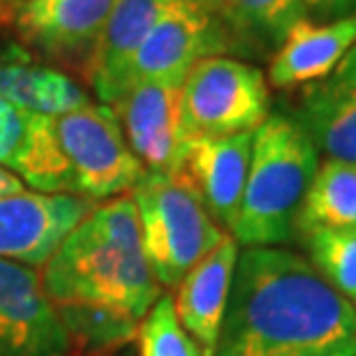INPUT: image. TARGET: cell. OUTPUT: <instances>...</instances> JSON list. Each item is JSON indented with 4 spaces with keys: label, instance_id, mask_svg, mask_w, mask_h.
I'll return each instance as SVG.
<instances>
[{
    "label": "cell",
    "instance_id": "6da1fadb",
    "mask_svg": "<svg viewBox=\"0 0 356 356\" xmlns=\"http://www.w3.org/2000/svg\"><path fill=\"white\" fill-rule=\"evenodd\" d=\"M213 356H356V310L280 245L243 248Z\"/></svg>",
    "mask_w": 356,
    "mask_h": 356
},
{
    "label": "cell",
    "instance_id": "7a4b0ae2",
    "mask_svg": "<svg viewBox=\"0 0 356 356\" xmlns=\"http://www.w3.org/2000/svg\"><path fill=\"white\" fill-rule=\"evenodd\" d=\"M42 270L54 303H102L141 322L162 296L141 248L132 195L97 202Z\"/></svg>",
    "mask_w": 356,
    "mask_h": 356
},
{
    "label": "cell",
    "instance_id": "3957f363",
    "mask_svg": "<svg viewBox=\"0 0 356 356\" xmlns=\"http://www.w3.org/2000/svg\"><path fill=\"white\" fill-rule=\"evenodd\" d=\"M319 167V151L294 118L273 113L254 130L250 169L232 236L243 248L294 241L296 218Z\"/></svg>",
    "mask_w": 356,
    "mask_h": 356
},
{
    "label": "cell",
    "instance_id": "277c9868",
    "mask_svg": "<svg viewBox=\"0 0 356 356\" xmlns=\"http://www.w3.org/2000/svg\"><path fill=\"white\" fill-rule=\"evenodd\" d=\"M130 195L139 216L141 248L160 287L174 289L227 236L195 192L172 174L146 172Z\"/></svg>",
    "mask_w": 356,
    "mask_h": 356
},
{
    "label": "cell",
    "instance_id": "5b68a950",
    "mask_svg": "<svg viewBox=\"0 0 356 356\" xmlns=\"http://www.w3.org/2000/svg\"><path fill=\"white\" fill-rule=\"evenodd\" d=\"M266 74L229 56L195 63L181 86L183 137H232L254 132L270 116Z\"/></svg>",
    "mask_w": 356,
    "mask_h": 356
},
{
    "label": "cell",
    "instance_id": "8992f818",
    "mask_svg": "<svg viewBox=\"0 0 356 356\" xmlns=\"http://www.w3.org/2000/svg\"><path fill=\"white\" fill-rule=\"evenodd\" d=\"M54 130L74 181V195L90 202L127 195L146 169L127 146L116 113L106 104H86L54 118Z\"/></svg>",
    "mask_w": 356,
    "mask_h": 356
},
{
    "label": "cell",
    "instance_id": "52a82bcc",
    "mask_svg": "<svg viewBox=\"0 0 356 356\" xmlns=\"http://www.w3.org/2000/svg\"><path fill=\"white\" fill-rule=\"evenodd\" d=\"M209 56H229L222 31L199 0H174L132 58L125 90L144 81L183 86L195 63Z\"/></svg>",
    "mask_w": 356,
    "mask_h": 356
},
{
    "label": "cell",
    "instance_id": "ba28073f",
    "mask_svg": "<svg viewBox=\"0 0 356 356\" xmlns=\"http://www.w3.org/2000/svg\"><path fill=\"white\" fill-rule=\"evenodd\" d=\"M92 206L79 195L35 190L0 197V259L42 268Z\"/></svg>",
    "mask_w": 356,
    "mask_h": 356
},
{
    "label": "cell",
    "instance_id": "9c48e42d",
    "mask_svg": "<svg viewBox=\"0 0 356 356\" xmlns=\"http://www.w3.org/2000/svg\"><path fill=\"white\" fill-rule=\"evenodd\" d=\"M0 356H70L67 331L42 270L0 259Z\"/></svg>",
    "mask_w": 356,
    "mask_h": 356
},
{
    "label": "cell",
    "instance_id": "30bf717a",
    "mask_svg": "<svg viewBox=\"0 0 356 356\" xmlns=\"http://www.w3.org/2000/svg\"><path fill=\"white\" fill-rule=\"evenodd\" d=\"M254 132L232 137L185 139L172 176L199 197L209 216L227 234L236 225L248 169H250Z\"/></svg>",
    "mask_w": 356,
    "mask_h": 356
},
{
    "label": "cell",
    "instance_id": "8fae6325",
    "mask_svg": "<svg viewBox=\"0 0 356 356\" xmlns=\"http://www.w3.org/2000/svg\"><path fill=\"white\" fill-rule=\"evenodd\" d=\"M127 146L151 174H172L185 144L181 123V86L134 83L111 104Z\"/></svg>",
    "mask_w": 356,
    "mask_h": 356
},
{
    "label": "cell",
    "instance_id": "7c38bea8",
    "mask_svg": "<svg viewBox=\"0 0 356 356\" xmlns=\"http://www.w3.org/2000/svg\"><path fill=\"white\" fill-rule=\"evenodd\" d=\"M116 5L118 0H26L17 26L33 49L86 74L90 56Z\"/></svg>",
    "mask_w": 356,
    "mask_h": 356
},
{
    "label": "cell",
    "instance_id": "4fadbf2b",
    "mask_svg": "<svg viewBox=\"0 0 356 356\" xmlns=\"http://www.w3.org/2000/svg\"><path fill=\"white\" fill-rule=\"evenodd\" d=\"M0 167L47 195H74V181L60 151L51 116L24 111L0 97Z\"/></svg>",
    "mask_w": 356,
    "mask_h": 356
},
{
    "label": "cell",
    "instance_id": "5bb4252c",
    "mask_svg": "<svg viewBox=\"0 0 356 356\" xmlns=\"http://www.w3.org/2000/svg\"><path fill=\"white\" fill-rule=\"evenodd\" d=\"M294 120L319 153L356 165V44L336 70L303 86Z\"/></svg>",
    "mask_w": 356,
    "mask_h": 356
},
{
    "label": "cell",
    "instance_id": "9a60e30c",
    "mask_svg": "<svg viewBox=\"0 0 356 356\" xmlns=\"http://www.w3.org/2000/svg\"><path fill=\"white\" fill-rule=\"evenodd\" d=\"M238 243L232 234L220 241L202 261H197L174 287V310L178 322L195 340L204 356H213L222 326L234 270L238 259Z\"/></svg>",
    "mask_w": 356,
    "mask_h": 356
},
{
    "label": "cell",
    "instance_id": "2e32d148",
    "mask_svg": "<svg viewBox=\"0 0 356 356\" xmlns=\"http://www.w3.org/2000/svg\"><path fill=\"white\" fill-rule=\"evenodd\" d=\"M354 44L356 14L329 24L303 17L289 28L282 44L270 56L266 81L277 90L308 86L336 70Z\"/></svg>",
    "mask_w": 356,
    "mask_h": 356
},
{
    "label": "cell",
    "instance_id": "e0dca14e",
    "mask_svg": "<svg viewBox=\"0 0 356 356\" xmlns=\"http://www.w3.org/2000/svg\"><path fill=\"white\" fill-rule=\"evenodd\" d=\"M172 3L174 0H118L113 7L86 70V79L102 104L111 106L123 95L127 67Z\"/></svg>",
    "mask_w": 356,
    "mask_h": 356
},
{
    "label": "cell",
    "instance_id": "ac0fdd59",
    "mask_svg": "<svg viewBox=\"0 0 356 356\" xmlns=\"http://www.w3.org/2000/svg\"><path fill=\"white\" fill-rule=\"evenodd\" d=\"M0 97L24 111L51 118L90 104L88 92L72 76L33 60L19 47L0 54Z\"/></svg>",
    "mask_w": 356,
    "mask_h": 356
},
{
    "label": "cell",
    "instance_id": "d6986e66",
    "mask_svg": "<svg viewBox=\"0 0 356 356\" xmlns=\"http://www.w3.org/2000/svg\"><path fill=\"white\" fill-rule=\"evenodd\" d=\"M222 31L229 54L273 56L289 28L303 19L298 0H199Z\"/></svg>",
    "mask_w": 356,
    "mask_h": 356
},
{
    "label": "cell",
    "instance_id": "ffe728a7",
    "mask_svg": "<svg viewBox=\"0 0 356 356\" xmlns=\"http://www.w3.org/2000/svg\"><path fill=\"white\" fill-rule=\"evenodd\" d=\"M356 227V165L326 158L319 162L296 218L294 238L319 229Z\"/></svg>",
    "mask_w": 356,
    "mask_h": 356
},
{
    "label": "cell",
    "instance_id": "44dd1931",
    "mask_svg": "<svg viewBox=\"0 0 356 356\" xmlns=\"http://www.w3.org/2000/svg\"><path fill=\"white\" fill-rule=\"evenodd\" d=\"M67 331L70 356H118L137 338L139 324L111 305L54 303Z\"/></svg>",
    "mask_w": 356,
    "mask_h": 356
},
{
    "label": "cell",
    "instance_id": "7402d4cb",
    "mask_svg": "<svg viewBox=\"0 0 356 356\" xmlns=\"http://www.w3.org/2000/svg\"><path fill=\"white\" fill-rule=\"evenodd\" d=\"M305 259L350 301L356 298V227L319 229L298 236Z\"/></svg>",
    "mask_w": 356,
    "mask_h": 356
},
{
    "label": "cell",
    "instance_id": "603a6c76",
    "mask_svg": "<svg viewBox=\"0 0 356 356\" xmlns=\"http://www.w3.org/2000/svg\"><path fill=\"white\" fill-rule=\"evenodd\" d=\"M137 356H204L174 310L172 294H162L137 331Z\"/></svg>",
    "mask_w": 356,
    "mask_h": 356
},
{
    "label": "cell",
    "instance_id": "cb8c5ba5",
    "mask_svg": "<svg viewBox=\"0 0 356 356\" xmlns=\"http://www.w3.org/2000/svg\"><path fill=\"white\" fill-rule=\"evenodd\" d=\"M305 19H317V24L347 19L356 14V0H298Z\"/></svg>",
    "mask_w": 356,
    "mask_h": 356
},
{
    "label": "cell",
    "instance_id": "d4e9b609",
    "mask_svg": "<svg viewBox=\"0 0 356 356\" xmlns=\"http://www.w3.org/2000/svg\"><path fill=\"white\" fill-rule=\"evenodd\" d=\"M21 190H26V185L21 183V178L14 176L10 169L0 167V197L14 195V192H21Z\"/></svg>",
    "mask_w": 356,
    "mask_h": 356
},
{
    "label": "cell",
    "instance_id": "484cf974",
    "mask_svg": "<svg viewBox=\"0 0 356 356\" xmlns=\"http://www.w3.org/2000/svg\"><path fill=\"white\" fill-rule=\"evenodd\" d=\"M0 3H5V5H17V3H26V0H0Z\"/></svg>",
    "mask_w": 356,
    "mask_h": 356
},
{
    "label": "cell",
    "instance_id": "4316f807",
    "mask_svg": "<svg viewBox=\"0 0 356 356\" xmlns=\"http://www.w3.org/2000/svg\"><path fill=\"white\" fill-rule=\"evenodd\" d=\"M118 356H127V354H125V352H120V354H118Z\"/></svg>",
    "mask_w": 356,
    "mask_h": 356
},
{
    "label": "cell",
    "instance_id": "83f0119b",
    "mask_svg": "<svg viewBox=\"0 0 356 356\" xmlns=\"http://www.w3.org/2000/svg\"><path fill=\"white\" fill-rule=\"evenodd\" d=\"M354 310H356V298H354Z\"/></svg>",
    "mask_w": 356,
    "mask_h": 356
}]
</instances>
